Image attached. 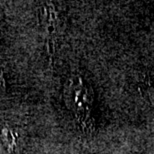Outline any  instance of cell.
Masks as SVG:
<instances>
[{"mask_svg": "<svg viewBox=\"0 0 154 154\" xmlns=\"http://www.w3.org/2000/svg\"><path fill=\"white\" fill-rule=\"evenodd\" d=\"M64 95L67 106L74 112L81 127L88 130L93 128V119L91 117L93 93L81 77L70 78L66 85Z\"/></svg>", "mask_w": 154, "mask_h": 154, "instance_id": "6da1fadb", "label": "cell"}, {"mask_svg": "<svg viewBox=\"0 0 154 154\" xmlns=\"http://www.w3.org/2000/svg\"><path fill=\"white\" fill-rule=\"evenodd\" d=\"M4 84H5V81H4V78H3L2 71H0V90H1L2 88H4Z\"/></svg>", "mask_w": 154, "mask_h": 154, "instance_id": "7a4b0ae2", "label": "cell"}]
</instances>
